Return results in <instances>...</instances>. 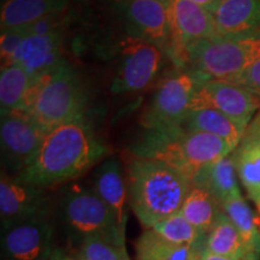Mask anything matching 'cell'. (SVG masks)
<instances>
[{
    "mask_svg": "<svg viewBox=\"0 0 260 260\" xmlns=\"http://www.w3.org/2000/svg\"><path fill=\"white\" fill-rule=\"evenodd\" d=\"M32 77L27 70L19 65H10L2 68L0 74V107L3 113L22 110L25 96L34 83Z\"/></svg>",
    "mask_w": 260,
    "mask_h": 260,
    "instance_id": "25",
    "label": "cell"
},
{
    "mask_svg": "<svg viewBox=\"0 0 260 260\" xmlns=\"http://www.w3.org/2000/svg\"><path fill=\"white\" fill-rule=\"evenodd\" d=\"M193 2H195L197 4H199L201 6H204L205 9H207L209 11L214 14V11H216L217 8H218V5L220 4L222 0H193Z\"/></svg>",
    "mask_w": 260,
    "mask_h": 260,
    "instance_id": "33",
    "label": "cell"
},
{
    "mask_svg": "<svg viewBox=\"0 0 260 260\" xmlns=\"http://www.w3.org/2000/svg\"><path fill=\"white\" fill-rule=\"evenodd\" d=\"M255 223H256V226H258V230H259V233H260V216H259V214H256Z\"/></svg>",
    "mask_w": 260,
    "mask_h": 260,
    "instance_id": "34",
    "label": "cell"
},
{
    "mask_svg": "<svg viewBox=\"0 0 260 260\" xmlns=\"http://www.w3.org/2000/svg\"><path fill=\"white\" fill-rule=\"evenodd\" d=\"M63 30L46 35L30 34L25 37L14 58V64L27 70L32 77L50 73L63 61Z\"/></svg>",
    "mask_w": 260,
    "mask_h": 260,
    "instance_id": "16",
    "label": "cell"
},
{
    "mask_svg": "<svg viewBox=\"0 0 260 260\" xmlns=\"http://www.w3.org/2000/svg\"><path fill=\"white\" fill-rule=\"evenodd\" d=\"M200 249L172 243L146 229L135 243L136 260H201Z\"/></svg>",
    "mask_w": 260,
    "mask_h": 260,
    "instance_id": "23",
    "label": "cell"
},
{
    "mask_svg": "<svg viewBox=\"0 0 260 260\" xmlns=\"http://www.w3.org/2000/svg\"><path fill=\"white\" fill-rule=\"evenodd\" d=\"M203 252L232 259L243 258L252 253L235 225L224 212L205 236Z\"/></svg>",
    "mask_w": 260,
    "mask_h": 260,
    "instance_id": "22",
    "label": "cell"
},
{
    "mask_svg": "<svg viewBox=\"0 0 260 260\" xmlns=\"http://www.w3.org/2000/svg\"><path fill=\"white\" fill-rule=\"evenodd\" d=\"M201 260H260V254L259 253L252 252L249 253V254L243 256V258L232 259V258H224V256L210 254V253L207 252H201Z\"/></svg>",
    "mask_w": 260,
    "mask_h": 260,
    "instance_id": "31",
    "label": "cell"
},
{
    "mask_svg": "<svg viewBox=\"0 0 260 260\" xmlns=\"http://www.w3.org/2000/svg\"><path fill=\"white\" fill-rule=\"evenodd\" d=\"M237 177L260 216V110L232 153Z\"/></svg>",
    "mask_w": 260,
    "mask_h": 260,
    "instance_id": "15",
    "label": "cell"
},
{
    "mask_svg": "<svg viewBox=\"0 0 260 260\" xmlns=\"http://www.w3.org/2000/svg\"><path fill=\"white\" fill-rule=\"evenodd\" d=\"M121 21L126 35L158 45L170 44L169 0H104Z\"/></svg>",
    "mask_w": 260,
    "mask_h": 260,
    "instance_id": "10",
    "label": "cell"
},
{
    "mask_svg": "<svg viewBox=\"0 0 260 260\" xmlns=\"http://www.w3.org/2000/svg\"><path fill=\"white\" fill-rule=\"evenodd\" d=\"M260 59V30L217 35L189 44L186 61L207 80H232Z\"/></svg>",
    "mask_w": 260,
    "mask_h": 260,
    "instance_id": "5",
    "label": "cell"
},
{
    "mask_svg": "<svg viewBox=\"0 0 260 260\" xmlns=\"http://www.w3.org/2000/svg\"><path fill=\"white\" fill-rule=\"evenodd\" d=\"M107 154L84 118L75 119L48 130L30 164L15 178L47 189L81 177Z\"/></svg>",
    "mask_w": 260,
    "mask_h": 260,
    "instance_id": "1",
    "label": "cell"
},
{
    "mask_svg": "<svg viewBox=\"0 0 260 260\" xmlns=\"http://www.w3.org/2000/svg\"><path fill=\"white\" fill-rule=\"evenodd\" d=\"M180 212L188 222L206 235L223 213L222 205L209 191L191 186Z\"/></svg>",
    "mask_w": 260,
    "mask_h": 260,
    "instance_id": "24",
    "label": "cell"
},
{
    "mask_svg": "<svg viewBox=\"0 0 260 260\" xmlns=\"http://www.w3.org/2000/svg\"><path fill=\"white\" fill-rule=\"evenodd\" d=\"M52 203L46 189L31 186L2 172L0 223L2 228L22 220L51 217Z\"/></svg>",
    "mask_w": 260,
    "mask_h": 260,
    "instance_id": "14",
    "label": "cell"
},
{
    "mask_svg": "<svg viewBox=\"0 0 260 260\" xmlns=\"http://www.w3.org/2000/svg\"><path fill=\"white\" fill-rule=\"evenodd\" d=\"M228 82L239 84V86L245 87L251 92L260 95V59L251 65L242 74H240L239 76L228 80Z\"/></svg>",
    "mask_w": 260,
    "mask_h": 260,
    "instance_id": "30",
    "label": "cell"
},
{
    "mask_svg": "<svg viewBox=\"0 0 260 260\" xmlns=\"http://www.w3.org/2000/svg\"><path fill=\"white\" fill-rule=\"evenodd\" d=\"M70 0H2V29L29 25L46 16L67 11Z\"/></svg>",
    "mask_w": 260,
    "mask_h": 260,
    "instance_id": "19",
    "label": "cell"
},
{
    "mask_svg": "<svg viewBox=\"0 0 260 260\" xmlns=\"http://www.w3.org/2000/svg\"><path fill=\"white\" fill-rule=\"evenodd\" d=\"M205 81L207 79L194 71H178L162 80L142 117L145 129L181 125L190 111L195 93Z\"/></svg>",
    "mask_w": 260,
    "mask_h": 260,
    "instance_id": "8",
    "label": "cell"
},
{
    "mask_svg": "<svg viewBox=\"0 0 260 260\" xmlns=\"http://www.w3.org/2000/svg\"><path fill=\"white\" fill-rule=\"evenodd\" d=\"M162 239L172 243L182 246H189L203 251L205 234L188 222L181 212H177L169 218L161 220L152 228Z\"/></svg>",
    "mask_w": 260,
    "mask_h": 260,
    "instance_id": "27",
    "label": "cell"
},
{
    "mask_svg": "<svg viewBox=\"0 0 260 260\" xmlns=\"http://www.w3.org/2000/svg\"><path fill=\"white\" fill-rule=\"evenodd\" d=\"M233 152L232 146L218 136L182 125L145 129L130 148L134 157L165 162L186 174L190 180L201 168Z\"/></svg>",
    "mask_w": 260,
    "mask_h": 260,
    "instance_id": "3",
    "label": "cell"
},
{
    "mask_svg": "<svg viewBox=\"0 0 260 260\" xmlns=\"http://www.w3.org/2000/svg\"><path fill=\"white\" fill-rule=\"evenodd\" d=\"M92 189L115 214L117 222L125 230L128 186L121 162L116 158H106L98 165L93 174Z\"/></svg>",
    "mask_w": 260,
    "mask_h": 260,
    "instance_id": "17",
    "label": "cell"
},
{
    "mask_svg": "<svg viewBox=\"0 0 260 260\" xmlns=\"http://www.w3.org/2000/svg\"><path fill=\"white\" fill-rule=\"evenodd\" d=\"M190 182L193 187L203 188L209 191L220 205L241 195L232 154L201 168L195 172Z\"/></svg>",
    "mask_w": 260,
    "mask_h": 260,
    "instance_id": "18",
    "label": "cell"
},
{
    "mask_svg": "<svg viewBox=\"0 0 260 260\" xmlns=\"http://www.w3.org/2000/svg\"><path fill=\"white\" fill-rule=\"evenodd\" d=\"M164 53L158 45L125 35L117 46L112 92L135 93L148 87L160 70Z\"/></svg>",
    "mask_w": 260,
    "mask_h": 260,
    "instance_id": "7",
    "label": "cell"
},
{
    "mask_svg": "<svg viewBox=\"0 0 260 260\" xmlns=\"http://www.w3.org/2000/svg\"><path fill=\"white\" fill-rule=\"evenodd\" d=\"M212 109L247 129L260 110V95L224 80H207L197 90L190 110Z\"/></svg>",
    "mask_w": 260,
    "mask_h": 260,
    "instance_id": "13",
    "label": "cell"
},
{
    "mask_svg": "<svg viewBox=\"0 0 260 260\" xmlns=\"http://www.w3.org/2000/svg\"><path fill=\"white\" fill-rule=\"evenodd\" d=\"M28 35V27H17L2 29L0 37V60L2 68L14 65V58L18 47Z\"/></svg>",
    "mask_w": 260,
    "mask_h": 260,
    "instance_id": "29",
    "label": "cell"
},
{
    "mask_svg": "<svg viewBox=\"0 0 260 260\" xmlns=\"http://www.w3.org/2000/svg\"><path fill=\"white\" fill-rule=\"evenodd\" d=\"M222 210L235 225L248 248L260 254V233L255 223L256 216L242 194L223 203Z\"/></svg>",
    "mask_w": 260,
    "mask_h": 260,
    "instance_id": "26",
    "label": "cell"
},
{
    "mask_svg": "<svg viewBox=\"0 0 260 260\" xmlns=\"http://www.w3.org/2000/svg\"><path fill=\"white\" fill-rule=\"evenodd\" d=\"M76 256L81 260H132L125 246H119L99 237L84 240L77 247Z\"/></svg>",
    "mask_w": 260,
    "mask_h": 260,
    "instance_id": "28",
    "label": "cell"
},
{
    "mask_svg": "<svg viewBox=\"0 0 260 260\" xmlns=\"http://www.w3.org/2000/svg\"><path fill=\"white\" fill-rule=\"evenodd\" d=\"M58 214L68 239L75 246L79 247L90 237L125 246V230L117 222L115 214L93 189L82 184L71 183L64 188Z\"/></svg>",
    "mask_w": 260,
    "mask_h": 260,
    "instance_id": "6",
    "label": "cell"
},
{
    "mask_svg": "<svg viewBox=\"0 0 260 260\" xmlns=\"http://www.w3.org/2000/svg\"><path fill=\"white\" fill-rule=\"evenodd\" d=\"M48 260H81L77 258L76 255H71L69 253L63 251L61 248H56L54 249L53 254L51 255V258Z\"/></svg>",
    "mask_w": 260,
    "mask_h": 260,
    "instance_id": "32",
    "label": "cell"
},
{
    "mask_svg": "<svg viewBox=\"0 0 260 260\" xmlns=\"http://www.w3.org/2000/svg\"><path fill=\"white\" fill-rule=\"evenodd\" d=\"M181 125L189 130L218 136L234 149L240 144L246 132L232 118L212 109L190 110Z\"/></svg>",
    "mask_w": 260,
    "mask_h": 260,
    "instance_id": "21",
    "label": "cell"
},
{
    "mask_svg": "<svg viewBox=\"0 0 260 260\" xmlns=\"http://www.w3.org/2000/svg\"><path fill=\"white\" fill-rule=\"evenodd\" d=\"M2 260H48L54 252L51 217L22 220L2 228Z\"/></svg>",
    "mask_w": 260,
    "mask_h": 260,
    "instance_id": "12",
    "label": "cell"
},
{
    "mask_svg": "<svg viewBox=\"0 0 260 260\" xmlns=\"http://www.w3.org/2000/svg\"><path fill=\"white\" fill-rule=\"evenodd\" d=\"M213 15L218 35L260 30V0H222Z\"/></svg>",
    "mask_w": 260,
    "mask_h": 260,
    "instance_id": "20",
    "label": "cell"
},
{
    "mask_svg": "<svg viewBox=\"0 0 260 260\" xmlns=\"http://www.w3.org/2000/svg\"><path fill=\"white\" fill-rule=\"evenodd\" d=\"M87 92L79 73L63 60L56 69L37 77L22 110L50 130L63 123L84 118Z\"/></svg>",
    "mask_w": 260,
    "mask_h": 260,
    "instance_id": "4",
    "label": "cell"
},
{
    "mask_svg": "<svg viewBox=\"0 0 260 260\" xmlns=\"http://www.w3.org/2000/svg\"><path fill=\"white\" fill-rule=\"evenodd\" d=\"M170 44L168 52L177 63L186 61L189 44L218 35L212 12L193 0H169Z\"/></svg>",
    "mask_w": 260,
    "mask_h": 260,
    "instance_id": "11",
    "label": "cell"
},
{
    "mask_svg": "<svg viewBox=\"0 0 260 260\" xmlns=\"http://www.w3.org/2000/svg\"><path fill=\"white\" fill-rule=\"evenodd\" d=\"M47 132L24 110L3 113L0 123L2 172L12 177L21 174L35 157Z\"/></svg>",
    "mask_w": 260,
    "mask_h": 260,
    "instance_id": "9",
    "label": "cell"
},
{
    "mask_svg": "<svg viewBox=\"0 0 260 260\" xmlns=\"http://www.w3.org/2000/svg\"><path fill=\"white\" fill-rule=\"evenodd\" d=\"M129 204L145 229L180 212L191 183L186 174L165 162L132 155L126 168Z\"/></svg>",
    "mask_w": 260,
    "mask_h": 260,
    "instance_id": "2",
    "label": "cell"
}]
</instances>
